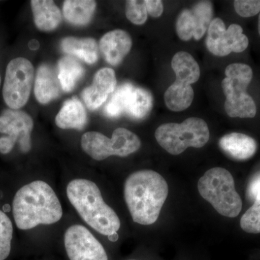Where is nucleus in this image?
I'll list each match as a JSON object with an SVG mask.
<instances>
[{
  "label": "nucleus",
  "mask_w": 260,
  "mask_h": 260,
  "mask_svg": "<svg viewBox=\"0 0 260 260\" xmlns=\"http://www.w3.org/2000/svg\"><path fill=\"white\" fill-rule=\"evenodd\" d=\"M62 214L55 191L45 181H34L25 184L13 198V218L20 230L57 223Z\"/></svg>",
  "instance_id": "obj_1"
},
{
  "label": "nucleus",
  "mask_w": 260,
  "mask_h": 260,
  "mask_svg": "<svg viewBox=\"0 0 260 260\" xmlns=\"http://www.w3.org/2000/svg\"><path fill=\"white\" fill-rule=\"evenodd\" d=\"M124 194L133 221L151 225L158 220L169 194V186L156 172L138 171L126 179Z\"/></svg>",
  "instance_id": "obj_2"
},
{
  "label": "nucleus",
  "mask_w": 260,
  "mask_h": 260,
  "mask_svg": "<svg viewBox=\"0 0 260 260\" xmlns=\"http://www.w3.org/2000/svg\"><path fill=\"white\" fill-rule=\"evenodd\" d=\"M67 195L84 221L99 234L109 237L120 229L117 214L104 202L93 181L85 179L70 181L67 186Z\"/></svg>",
  "instance_id": "obj_3"
},
{
  "label": "nucleus",
  "mask_w": 260,
  "mask_h": 260,
  "mask_svg": "<svg viewBox=\"0 0 260 260\" xmlns=\"http://www.w3.org/2000/svg\"><path fill=\"white\" fill-rule=\"evenodd\" d=\"M200 195L223 216L235 218L242 209V200L231 173L223 168L207 171L198 181Z\"/></svg>",
  "instance_id": "obj_4"
},
{
  "label": "nucleus",
  "mask_w": 260,
  "mask_h": 260,
  "mask_svg": "<svg viewBox=\"0 0 260 260\" xmlns=\"http://www.w3.org/2000/svg\"><path fill=\"white\" fill-rule=\"evenodd\" d=\"M226 78L221 83L225 95V110L230 117L253 118L256 116L255 102L246 92L253 78L252 70L243 63H233L225 70Z\"/></svg>",
  "instance_id": "obj_5"
},
{
  "label": "nucleus",
  "mask_w": 260,
  "mask_h": 260,
  "mask_svg": "<svg viewBox=\"0 0 260 260\" xmlns=\"http://www.w3.org/2000/svg\"><path fill=\"white\" fill-rule=\"evenodd\" d=\"M158 144L168 153L179 155L189 147L203 148L210 138L209 128L200 118H188L181 124L167 123L155 133Z\"/></svg>",
  "instance_id": "obj_6"
},
{
  "label": "nucleus",
  "mask_w": 260,
  "mask_h": 260,
  "mask_svg": "<svg viewBox=\"0 0 260 260\" xmlns=\"http://www.w3.org/2000/svg\"><path fill=\"white\" fill-rule=\"evenodd\" d=\"M84 151L94 160H103L116 155L126 157L139 150L141 141L138 135L124 128L114 130L112 138L98 132H88L82 136Z\"/></svg>",
  "instance_id": "obj_7"
},
{
  "label": "nucleus",
  "mask_w": 260,
  "mask_h": 260,
  "mask_svg": "<svg viewBox=\"0 0 260 260\" xmlns=\"http://www.w3.org/2000/svg\"><path fill=\"white\" fill-rule=\"evenodd\" d=\"M34 80V67L28 59L18 57L8 63L3 94L5 104L10 109L18 110L27 104Z\"/></svg>",
  "instance_id": "obj_8"
},
{
  "label": "nucleus",
  "mask_w": 260,
  "mask_h": 260,
  "mask_svg": "<svg viewBox=\"0 0 260 260\" xmlns=\"http://www.w3.org/2000/svg\"><path fill=\"white\" fill-rule=\"evenodd\" d=\"M34 121L23 111L5 109L0 115V153H10L18 141L22 153H27L32 147L31 133Z\"/></svg>",
  "instance_id": "obj_9"
},
{
  "label": "nucleus",
  "mask_w": 260,
  "mask_h": 260,
  "mask_svg": "<svg viewBox=\"0 0 260 260\" xmlns=\"http://www.w3.org/2000/svg\"><path fill=\"white\" fill-rule=\"evenodd\" d=\"M64 241L70 260H108L104 246L83 225L76 224L68 228Z\"/></svg>",
  "instance_id": "obj_10"
},
{
  "label": "nucleus",
  "mask_w": 260,
  "mask_h": 260,
  "mask_svg": "<svg viewBox=\"0 0 260 260\" xmlns=\"http://www.w3.org/2000/svg\"><path fill=\"white\" fill-rule=\"evenodd\" d=\"M213 15V5L209 1L200 2L191 9L182 10L176 23L178 37L184 42L192 38L200 40L209 28Z\"/></svg>",
  "instance_id": "obj_11"
},
{
  "label": "nucleus",
  "mask_w": 260,
  "mask_h": 260,
  "mask_svg": "<svg viewBox=\"0 0 260 260\" xmlns=\"http://www.w3.org/2000/svg\"><path fill=\"white\" fill-rule=\"evenodd\" d=\"M115 73L111 68H103L97 72L93 84L82 93V98L90 110H95L107 100L115 90Z\"/></svg>",
  "instance_id": "obj_12"
},
{
  "label": "nucleus",
  "mask_w": 260,
  "mask_h": 260,
  "mask_svg": "<svg viewBox=\"0 0 260 260\" xmlns=\"http://www.w3.org/2000/svg\"><path fill=\"white\" fill-rule=\"evenodd\" d=\"M133 42L127 32L114 30L107 32L100 41V49L106 61L112 66L120 64L131 49Z\"/></svg>",
  "instance_id": "obj_13"
},
{
  "label": "nucleus",
  "mask_w": 260,
  "mask_h": 260,
  "mask_svg": "<svg viewBox=\"0 0 260 260\" xmlns=\"http://www.w3.org/2000/svg\"><path fill=\"white\" fill-rule=\"evenodd\" d=\"M61 85L58 73L53 67L42 64L37 70L34 86V93L38 102L48 104L60 95Z\"/></svg>",
  "instance_id": "obj_14"
},
{
  "label": "nucleus",
  "mask_w": 260,
  "mask_h": 260,
  "mask_svg": "<svg viewBox=\"0 0 260 260\" xmlns=\"http://www.w3.org/2000/svg\"><path fill=\"white\" fill-rule=\"evenodd\" d=\"M219 145L224 153L237 160H246L255 154L257 145L250 136L239 133H229L222 137Z\"/></svg>",
  "instance_id": "obj_15"
},
{
  "label": "nucleus",
  "mask_w": 260,
  "mask_h": 260,
  "mask_svg": "<svg viewBox=\"0 0 260 260\" xmlns=\"http://www.w3.org/2000/svg\"><path fill=\"white\" fill-rule=\"evenodd\" d=\"M34 23L42 31L55 30L62 20L60 10L51 0H32L30 1Z\"/></svg>",
  "instance_id": "obj_16"
},
{
  "label": "nucleus",
  "mask_w": 260,
  "mask_h": 260,
  "mask_svg": "<svg viewBox=\"0 0 260 260\" xmlns=\"http://www.w3.org/2000/svg\"><path fill=\"white\" fill-rule=\"evenodd\" d=\"M55 122L61 129H83L86 125L87 114L79 99L74 97L67 101L56 115Z\"/></svg>",
  "instance_id": "obj_17"
},
{
  "label": "nucleus",
  "mask_w": 260,
  "mask_h": 260,
  "mask_svg": "<svg viewBox=\"0 0 260 260\" xmlns=\"http://www.w3.org/2000/svg\"><path fill=\"white\" fill-rule=\"evenodd\" d=\"M172 68L175 73L177 83L191 85L199 80V64L194 57L186 51H179L173 56Z\"/></svg>",
  "instance_id": "obj_18"
},
{
  "label": "nucleus",
  "mask_w": 260,
  "mask_h": 260,
  "mask_svg": "<svg viewBox=\"0 0 260 260\" xmlns=\"http://www.w3.org/2000/svg\"><path fill=\"white\" fill-rule=\"evenodd\" d=\"M61 47L66 54L77 56L89 64L96 62L99 58L97 43L91 38L67 37L61 41Z\"/></svg>",
  "instance_id": "obj_19"
},
{
  "label": "nucleus",
  "mask_w": 260,
  "mask_h": 260,
  "mask_svg": "<svg viewBox=\"0 0 260 260\" xmlns=\"http://www.w3.org/2000/svg\"><path fill=\"white\" fill-rule=\"evenodd\" d=\"M96 8L92 0H67L63 5V14L67 21L75 25L90 23Z\"/></svg>",
  "instance_id": "obj_20"
},
{
  "label": "nucleus",
  "mask_w": 260,
  "mask_h": 260,
  "mask_svg": "<svg viewBox=\"0 0 260 260\" xmlns=\"http://www.w3.org/2000/svg\"><path fill=\"white\" fill-rule=\"evenodd\" d=\"M194 96V90L191 85L174 81L165 92L164 101L169 110L182 112L190 107Z\"/></svg>",
  "instance_id": "obj_21"
},
{
  "label": "nucleus",
  "mask_w": 260,
  "mask_h": 260,
  "mask_svg": "<svg viewBox=\"0 0 260 260\" xmlns=\"http://www.w3.org/2000/svg\"><path fill=\"white\" fill-rule=\"evenodd\" d=\"M84 73L83 67L72 56H64L58 62V78L64 92H71Z\"/></svg>",
  "instance_id": "obj_22"
},
{
  "label": "nucleus",
  "mask_w": 260,
  "mask_h": 260,
  "mask_svg": "<svg viewBox=\"0 0 260 260\" xmlns=\"http://www.w3.org/2000/svg\"><path fill=\"white\" fill-rule=\"evenodd\" d=\"M206 46L214 55L225 56L231 54L227 45L226 29L221 19L212 20L208 29Z\"/></svg>",
  "instance_id": "obj_23"
},
{
  "label": "nucleus",
  "mask_w": 260,
  "mask_h": 260,
  "mask_svg": "<svg viewBox=\"0 0 260 260\" xmlns=\"http://www.w3.org/2000/svg\"><path fill=\"white\" fill-rule=\"evenodd\" d=\"M153 107V97L148 90L135 88L132 92L126 114L134 119H142L148 115Z\"/></svg>",
  "instance_id": "obj_24"
},
{
  "label": "nucleus",
  "mask_w": 260,
  "mask_h": 260,
  "mask_svg": "<svg viewBox=\"0 0 260 260\" xmlns=\"http://www.w3.org/2000/svg\"><path fill=\"white\" fill-rule=\"evenodd\" d=\"M135 86L131 83L120 85L114 93L110 101L104 108V114L108 117L116 118L126 112L128 102Z\"/></svg>",
  "instance_id": "obj_25"
},
{
  "label": "nucleus",
  "mask_w": 260,
  "mask_h": 260,
  "mask_svg": "<svg viewBox=\"0 0 260 260\" xmlns=\"http://www.w3.org/2000/svg\"><path fill=\"white\" fill-rule=\"evenodd\" d=\"M13 225L8 215L0 210V260H5L11 252Z\"/></svg>",
  "instance_id": "obj_26"
},
{
  "label": "nucleus",
  "mask_w": 260,
  "mask_h": 260,
  "mask_svg": "<svg viewBox=\"0 0 260 260\" xmlns=\"http://www.w3.org/2000/svg\"><path fill=\"white\" fill-rule=\"evenodd\" d=\"M240 225L243 231L249 234L260 233V191L254 198V204L243 215Z\"/></svg>",
  "instance_id": "obj_27"
},
{
  "label": "nucleus",
  "mask_w": 260,
  "mask_h": 260,
  "mask_svg": "<svg viewBox=\"0 0 260 260\" xmlns=\"http://www.w3.org/2000/svg\"><path fill=\"white\" fill-rule=\"evenodd\" d=\"M227 45L231 53H241L249 46V39L237 24H232L226 29Z\"/></svg>",
  "instance_id": "obj_28"
},
{
  "label": "nucleus",
  "mask_w": 260,
  "mask_h": 260,
  "mask_svg": "<svg viewBox=\"0 0 260 260\" xmlns=\"http://www.w3.org/2000/svg\"><path fill=\"white\" fill-rule=\"evenodd\" d=\"M126 16L135 25H143L148 18L145 1L129 0L126 3Z\"/></svg>",
  "instance_id": "obj_29"
},
{
  "label": "nucleus",
  "mask_w": 260,
  "mask_h": 260,
  "mask_svg": "<svg viewBox=\"0 0 260 260\" xmlns=\"http://www.w3.org/2000/svg\"><path fill=\"white\" fill-rule=\"evenodd\" d=\"M234 5L237 14L243 18H249L260 13V1L237 0Z\"/></svg>",
  "instance_id": "obj_30"
},
{
  "label": "nucleus",
  "mask_w": 260,
  "mask_h": 260,
  "mask_svg": "<svg viewBox=\"0 0 260 260\" xmlns=\"http://www.w3.org/2000/svg\"><path fill=\"white\" fill-rule=\"evenodd\" d=\"M145 8L148 15L153 18H158L164 12V5L160 0H145Z\"/></svg>",
  "instance_id": "obj_31"
},
{
  "label": "nucleus",
  "mask_w": 260,
  "mask_h": 260,
  "mask_svg": "<svg viewBox=\"0 0 260 260\" xmlns=\"http://www.w3.org/2000/svg\"><path fill=\"white\" fill-rule=\"evenodd\" d=\"M260 191V172L257 173L248 184L246 196L249 200H254L256 194Z\"/></svg>",
  "instance_id": "obj_32"
},
{
  "label": "nucleus",
  "mask_w": 260,
  "mask_h": 260,
  "mask_svg": "<svg viewBox=\"0 0 260 260\" xmlns=\"http://www.w3.org/2000/svg\"><path fill=\"white\" fill-rule=\"evenodd\" d=\"M39 43L38 41L36 40V39H32L28 43V47L29 49H31V50H37L39 48Z\"/></svg>",
  "instance_id": "obj_33"
},
{
  "label": "nucleus",
  "mask_w": 260,
  "mask_h": 260,
  "mask_svg": "<svg viewBox=\"0 0 260 260\" xmlns=\"http://www.w3.org/2000/svg\"><path fill=\"white\" fill-rule=\"evenodd\" d=\"M108 238H109V240L112 241V242H116V241H117V239H119V236H118L117 233H116V234L109 236Z\"/></svg>",
  "instance_id": "obj_34"
},
{
  "label": "nucleus",
  "mask_w": 260,
  "mask_h": 260,
  "mask_svg": "<svg viewBox=\"0 0 260 260\" xmlns=\"http://www.w3.org/2000/svg\"><path fill=\"white\" fill-rule=\"evenodd\" d=\"M258 31H259V34L260 36V13L259 15V20H258Z\"/></svg>",
  "instance_id": "obj_35"
},
{
  "label": "nucleus",
  "mask_w": 260,
  "mask_h": 260,
  "mask_svg": "<svg viewBox=\"0 0 260 260\" xmlns=\"http://www.w3.org/2000/svg\"><path fill=\"white\" fill-rule=\"evenodd\" d=\"M0 85H1V77H0Z\"/></svg>",
  "instance_id": "obj_36"
}]
</instances>
